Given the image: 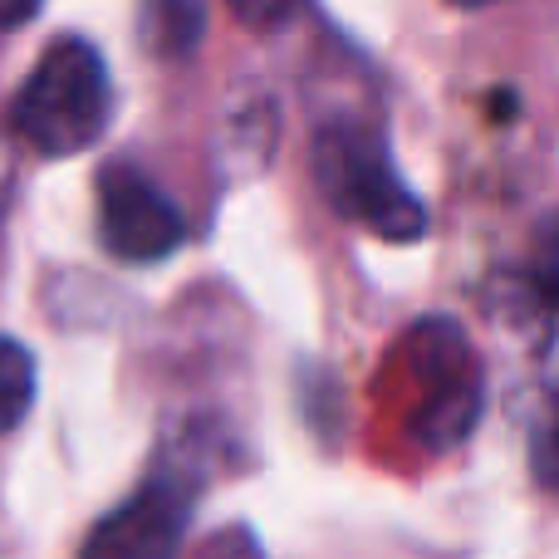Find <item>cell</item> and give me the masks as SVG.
<instances>
[{
	"label": "cell",
	"instance_id": "ba28073f",
	"mask_svg": "<svg viewBox=\"0 0 559 559\" xmlns=\"http://www.w3.org/2000/svg\"><path fill=\"white\" fill-rule=\"evenodd\" d=\"M531 472L540 481V491L559 496V383L550 388L540 407V423H535V437H531Z\"/></svg>",
	"mask_w": 559,
	"mask_h": 559
},
{
	"label": "cell",
	"instance_id": "5b68a950",
	"mask_svg": "<svg viewBox=\"0 0 559 559\" xmlns=\"http://www.w3.org/2000/svg\"><path fill=\"white\" fill-rule=\"evenodd\" d=\"M187 525H192V491L177 476H157L88 531L79 559H177Z\"/></svg>",
	"mask_w": 559,
	"mask_h": 559
},
{
	"label": "cell",
	"instance_id": "8fae6325",
	"mask_svg": "<svg viewBox=\"0 0 559 559\" xmlns=\"http://www.w3.org/2000/svg\"><path fill=\"white\" fill-rule=\"evenodd\" d=\"M0 206H5V173H0Z\"/></svg>",
	"mask_w": 559,
	"mask_h": 559
},
{
	"label": "cell",
	"instance_id": "8992f818",
	"mask_svg": "<svg viewBox=\"0 0 559 559\" xmlns=\"http://www.w3.org/2000/svg\"><path fill=\"white\" fill-rule=\"evenodd\" d=\"M35 388H39V368L20 338L0 334V437L15 432L35 407Z\"/></svg>",
	"mask_w": 559,
	"mask_h": 559
},
{
	"label": "cell",
	"instance_id": "3957f363",
	"mask_svg": "<svg viewBox=\"0 0 559 559\" xmlns=\"http://www.w3.org/2000/svg\"><path fill=\"white\" fill-rule=\"evenodd\" d=\"M407 368H413L417 403L407 417V432L427 452H452L466 442V432L481 417V364L472 354V338L452 319H423L403 344Z\"/></svg>",
	"mask_w": 559,
	"mask_h": 559
},
{
	"label": "cell",
	"instance_id": "6da1fadb",
	"mask_svg": "<svg viewBox=\"0 0 559 559\" xmlns=\"http://www.w3.org/2000/svg\"><path fill=\"white\" fill-rule=\"evenodd\" d=\"M108 118H114V79L104 55L79 35L49 39L10 104L20 143L39 157L88 153L108 133Z\"/></svg>",
	"mask_w": 559,
	"mask_h": 559
},
{
	"label": "cell",
	"instance_id": "9c48e42d",
	"mask_svg": "<svg viewBox=\"0 0 559 559\" xmlns=\"http://www.w3.org/2000/svg\"><path fill=\"white\" fill-rule=\"evenodd\" d=\"M531 280L540 289V299L550 305V314H559V212H550L535 231V251H531Z\"/></svg>",
	"mask_w": 559,
	"mask_h": 559
},
{
	"label": "cell",
	"instance_id": "30bf717a",
	"mask_svg": "<svg viewBox=\"0 0 559 559\" xmlns=\"http://www.w3.org/2000/svg\"><path fill=\"white\" fill-rule=\"evenodd\" d=\"M35 15H39V5H29V0H20V5H0V35H5V29L29 25Z\"/></svg>",
	"mask_w": 559,
	"mask_h": 559
},
{
	"label": "cell",
	"instance_id": "277c9868",
	"mask_svg": "<svg viewBox=\"0 0 559 559\" xmlns=\"http://www.w3.org/2000/svg\"><path fill=\"white\" fill-rule=\"evenodd\" d=\"M98 241L123 265H157L187 246V216L143 167L108 163L98 167Z\"/></svg>",
	"mask_w": 559,
	"mask_h": 559
},
{
	"label": "cell",
	"instance_id": "7a4b0ae2",
	"mask_svg": "<svg viewBox=\"0 0 559 559\" xmlns=\"http://www.w3.org/2000/svg\"><path fill=\"white\" fill-rule=\"evenodd\" d=\"M314 182L338 216L368 226L383 241H417L427 212L397 177L388 143L368 123H324L314 138Z\"/></svg>",
	"mask_w": 559,
	"mask_h": 559
},
{
	"label": "cell",
	"instance_id": "52a82bcc",
	"mask_svg": "<svg viewBox=\"0 0 559 559\" xmlns=\"http://www.w3.org/2000/svg\"><path fill=\"white\" fill-rule=\"evenodd\" d=\"M143 20H147V45L163 49V55H182L202 35V10L197 5H153Z\"/></svg>",
	"mask_w": 559,
	"mask_h": 559
}]
</instances>
